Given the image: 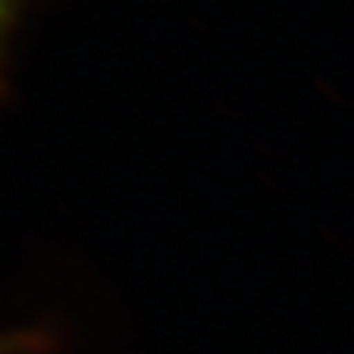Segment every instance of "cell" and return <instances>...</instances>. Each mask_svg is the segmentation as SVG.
Masks as SVG:
<instances>
[{
  "label": "cell",
  "mask_w": 354,
  "mask_h": 354,
  "mask_svg": "<svg viewBox=\"0 0 354 354\" xmlns=\"http://www.w3.org/2000/svg\"><path fill=\"white\" fill-rule=\"evenodd\" d=\"M32 0H0V97L7 91V66H10V44H13V35L19 28L22 10L28 7Z\"/></svg>",
  "instance_id": "6da1fadb"
},
{
  "label": "cell",
  "mask_w": 354,
  "mask_h": 354,
  "mask_svg": "<svg viewBox=\"0 0 354 354\" xmlns=\"http://www.w3.org/2000/svg\"><path fill=\"white\" fill-rule=\"evenodd\" d=\"M41 348V339L38 335H0V354H32Z\"/></svg>",
  "instance_id": "7a4b0ae2"
}]
</instances>
